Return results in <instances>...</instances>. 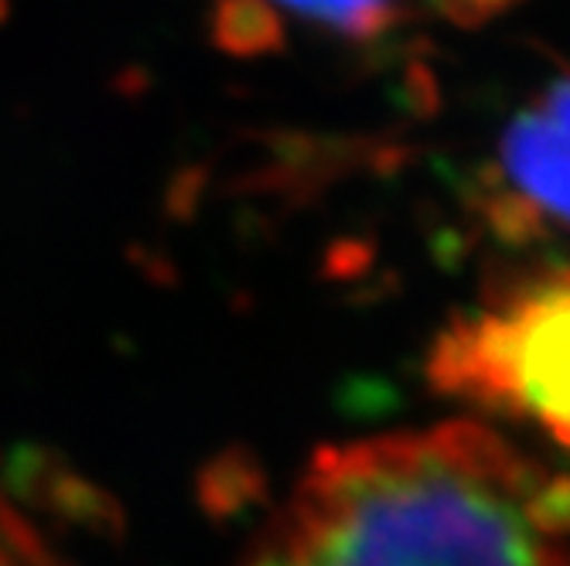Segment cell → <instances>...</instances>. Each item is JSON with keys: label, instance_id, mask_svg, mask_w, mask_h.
Masks as SVG:
<instances>
[{"label": "cell", "instance_id": "1", "mask_svg": "<svg viewBox=\"0 0 570 566\" xmlns=\"http://www.w3.org/2000/svg\"><path fill=\"white\" fill-rule=\"evenodd\" d=\"M540 481L492 430L448 424L322 450L271 539L294 566H563Z\"/></svg>", "mask_w": 570, "mask_h": 566}, {"label": "cell", "instance_id": "2", "mask_svg": "<svg viewBox=\"0 0 570 566\" xmlns=\"http://www.w3.org/2000/svg\"><path fill=\"white\" fill-rule=\"evenodd\" d=\"M431 376L448 393L533 417L570 447V284H547L502 315L451 328Z\"/></svg>", "mask_w": 570, "mask_h": 566}, {"label": "cell", "instance_id": "3", "mask_svg": "<svg viewBox=\"0 0 570 566\" xmlns=\"http://www.w3.org/2000/svg\"><path fill=\"white\" fill-rule=\"evenodd\" d=\"M502 171L520 209L570 226V79L553 82L502 137Z\"/></svg>", "mask_w": 570, "mask_h": 566}, {"label": "cell", "instance_id": "4", "mask_svg": "<svg viewBox=\"0 0 570 566\" xmlns=\"http://www.w3.org/2000/svg\"><path fill=\"white\" fill-rule=\"evenodd\" d=\"M213 41L229 56H264L281 44V21L267 0H216Z\"/></svg>", "mask_w": 570, "mask_h": 566}, {"label": "cell", "instance_id": "5", "mask_svg": "<svg viewBox=\"0 0 570 566\" xmlns=\"http://www.w3.org/2000/svg\"><path fill=\"white\" fill-rule=\"evenodd\" d=\"M277 4L345 38H376L396 18V0H277Z\"/></svg>", "mask_w": 570, "mask_h": 566}, {"label": "cell", "instance_id": "6", "mask_svg": "<svg viewBox=\"0 0 570 566\" xmlns=\"http://www.w3.org/2000/svg\"><path fill=\"white\" fill-rule=\"evenodd\" d=\"M434 4L461 24H475V21H485L492 14L505 11L509 4H515V0H434Z\"/></svg>", "mask_w": 570, "mask_h": 566}]
</instances>
